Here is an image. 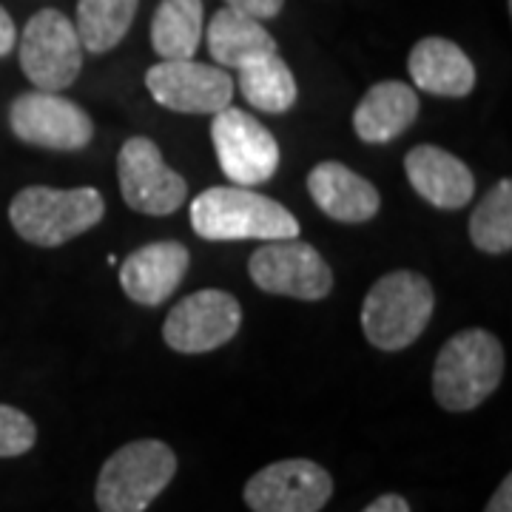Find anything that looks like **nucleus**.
<instances>
[{
  "mask_svg": "<svg viewBox=\"0 0 512 512\" xmlns=\"http://www.w3.org/2000/svg\"><path fill=\"white\" fill-rule=\"evenodd\" d=\"M333 495L330 473L308 458H285L248 478L242 498L251 512H319Z\"/></svg>",
  "mask_w": 512,
  "mask_h": 512,
  "instance_id": "12",
  "label": "nucleus"
},
{
  "mask_svg": "<svg viewBox=\"0 0 512 512\" xmlns=\"http://www.w3.org/2000/svg\"><path fill=\"white\" fill-rule=\"evenodd\" d=\"M484 512H512V476H507L498 484V490L487 501Z\"/></svg>",
  "mask_w": 512,
  "mask_h": 512,
  "instance_id": "28",
  "label": "nucleus"
},
{
  "mask_svg": "<svg viewBox=\"0 0 512 512\" xmlns=\"http://www.w3.org/2000/svg\"><path fill=\"white\" fill-rule=\"evenodd\" d=\"M20 69L40 92L69 89L83 69V46L60 9L35 12L20 37Z\"/></svg>",
  "mask_w": 512,
  "mask_h": 512,
  "instance_id": "6",
  "label": "nucleus"
},
{
  "mask_svg": "<svg viewBox=\"0 0 512 512\" xmlns=\"http://www.w3.org/2000/svg\"><path fill=\"white\" fill-rule=\"evenodd\" d=\"M237 72L239 92L254 109L268 111V114H285L288 109H293L299 89H296L291 66L282 57H259Z\"/></svg>",
  "mask_w": 512,
  "mask_h": 512,
  "instance_id": "22",
  "label": "nucleus"
},
{
  "mask_svg": "<svg viewBox=\"0 0 512 512\" xmlns=\"http://www.w3.org/2000/svg\"><path fill=\"white\" fill-rule=\"evenodd\" d=\"M146 89L163 109L217 114L231 106L234 80L220 66H205L197 60H160L146 72Z\"/></svg>",
  "mask_w": 512,
  "mask_h": 512,
  "instance_id": "13",
  "label": "nucleus"
},
{
  "mask_svg": "<svg viewBox=\"0 0 512 512\" xmlns=\"http://www.w3.org/2000/svg\"><path fill=\"white\" fill-rule=\"evenodd\" d=\"M106 214V202L97 188H49L32 185L15 194L9 205V222L20 239L57 248L69 239L92 231Z\"/></svg>",
  "mask_w": 512,
  "mask_h": 512,
  "instance_id": "4",
  "label": "nucleus"
},
{
  "mask_svg": "<svg viewBox=\"0 0 512 512\" xmlns=\"http://www.w3.org/2000/svg\"><path fill=\"white\" fill-rule=\"evenodd\" d=\"M211 140L222 174L234 185L254 188L268 183L279 168V143L248 111L222 109L211 120Z\"/></svg>",
  "mask_w": 512,
  "mask_h": 512,
  "instance_id": "8",
  "label": "nucleus"
},
{
  "mask_svg": "<svg viewBox=\"0 0 512 512\" xmlns=\"http://www.w3.org/2000/svg\"><path fill=\"white\" fill-rule=\"evenodd\" d=\"M504 376V348L490 330L467 328L444 342L433 367V396L447 413L484 404Z\"/></svg>",
  "mask_w": 512,
  "mask_h": 512,
  "instance_id": "2",
  "label": "nucleus"
},
{
  "mask_svg": "<svg viewBox=\"0 0 512 512\" xmlns=\"http://www.w3.org/2000/svg\"><path fill=\"white\" fill-rule=\"evenodd\" d=\"M362 512H410L407 498L399 493H384L376 501H370Z\"/></svg>",
  "mask_w": 512,
  "mask_h": 512,
  "instance_id": "26",
  "label": "nucleus"
},
{
  "mask_svg": "<svg viewBox=\"0 0 512 512\" xmlns=\"http://www.w3.org/2000/svg\"><path fill=\"white\" fill-rule=\"evenodd\" d=\"M407 72L416 89L436 97H467L476 89V66L447 37H421L410 49Z\"/></svg>",
  "mask_w": 512,
  "mask_h": 512,
  "instance_id": "17",
  "label": "nucleus"
},
{
  "mask_svg": "<svg viewBox=\"0 0 512 512\" xmlns=\"http://www.w3.org/2000/svg\"><path fill=\"white\" fill-rule=\"evenodd\" d=\"M308 191L319 211L336 222H367L379 214L382 194L362 174L342 163H319L308 174Z\"/></svg>",
  "mask_w": 512,
  "mask_h": 512,
  "instance_id": "16",
  "label": "nucleus"
},
{
  "mask_svg": "<svg viewBox=\"0 0 512 512\" xmlns=\"http://www.w3.org/2000/svg\"><path fill=\"white\" fill-rule=\"evenodd\" d=\"M140 0H77L74 32L83 52L106 55L128 35Z\"/></svg>",
  "mask_w": 512,
  "mask_h": 512,
  "instance_id": "21",
  "label": "nucleus"
},
{
  "mask_svg": "<svg viewBox=\"0 0 512 512\" xmlns=\"http://www.w3.org/2000/svg\"><path fill=\"white\" fill-rule=\"evenodd\" d=\"M208 52L220 69H242L259 57L276 55V40L262 20L225 6L208 23Z\"/></svg>",
  "mask_w": 512,
  "mask_h": 512,
  "instance_id": "19",
  "label": "nucleus"
},
{
  "mask_svg": "<svg viewBox=\"0 0 512 512\" xmlns=\"http://www.w3.org/2000/svg\"><path fill=\"white\" fill-rule=\"evenodd\" d=\"M470 239L484 254H507L512 248V183L501 180L484 194L470 217Z\"/></svg>",
  "mask_w": 512,
  "mask_h": 512,
  "instance_id": "23",
  "label": "nucleus"
},
{
  "mask_svg": "<svg viewBox=\"0 0 512 512\" xmlns=\"http://www.w3.org/2000/svg\"><path fill=\"white\" fill-rule=\"evenodd\" d=\"M225 6L254 20H271L282 12L285 0H225Z\"/></svg>",
  "mask_w": 512,
  "mask_h": 512,
  "instance_id": "25",
  "label": "nucleus"
},
{
  "mask_svg": "<svg viewBox=\"0 0 512 512\" xmlns=\"http://www.w3.org/2000/svg\"><path fill=\"white\" fill-rule=\"evenodd\" d=\"M191 228L208 242L299 237V222L285 205L242 185H217L197 194Z\"/></svg>",
  "mask_w": 512,
  "mask_h": 512,
  "instance_id": "1",
  "label": "nucleus"
},
{
  "mask_svg": "<svg viewBox=\"0 0 512 512\" xmlns=\"http://www.w3.org/2000/svg\"><path fill=\"white\" fill-rule=\"evenodd\" d=\"M419 114V94L402 80H382L359 100L353 111V131L367 146H384L402 137Z\"/></svg>",
  "mask_w": 512,
  "mask_h": 512,
  "instance_id": "18",
  "label": "nucleus"
},
{
  "mask_svg": "<svg viewBox=\"0 0 512 512\" xmlns=\"http://www.w3.org/2000/svg\"><path fill=\"white\" fill-rule=\"evenodd\" d=\"M188 259V248L177 239L148 242L131 251L120 265V288L137 305H163L188 274Z\"/></svg>",
  "mask_w": 512,
  "mask_h": 512,
  "instance_id": "14",
  "label": "nucleus"
},
{
  "mask_svg": "<svg viewBox=\"0 0 512 512\" xmlns=\"http://www.w3.org/2000/svg\"><path fill=\"white\" fill-rule=\"evenodd\" d=\"M202 40V0H160L151 20V46L160 60H191Z\"/></svg>",
  "mask_w": 512,
  "mask_h": 512,
  "instance_id": "20",
  "label": "nucleus"
},
{
  "mask_svg": "<svg viewBox=\"0 0 512 512\" xmlns=\"http://www.w3.org/2000/svg\"><path fill=\"white\" fill-rule=\"evenodd\" d=\"M18 43V29H15V20L12 15L0 6V57H6Z\"/></svg>",
  "mask_w": 512,
  "mask_h": 512,
  "instance_id": "27",
  "label": "nucleus"
},
{
  "mask_svg": "<svg viewBox=\"0 0 512 512\" xmlns=\"http://www.w3.org/2000/svg\"><path fill=\"white\" fill-rule=\"evenodd\" d=\"M117 180L131 211L146 217H168L188 197L183 174L168 168L160 148L148 137H131L117 154Z\"/></svg>",
  "mask_w": 512,
  "mask_h": 512,
  "instance_id": "9",
  "label": "nucleus"
},
{
  "mask_svg": "<svg viewBox=\"0 0 512 512\" xmlns=\"http://www.w3.org/2000/svg\"><path fill=\"white\" fill-rule=\"evenodd\" d=\"M9 126L23 143L52 151H80L94 137L89 111L69 97L40 89L15 97L9 109Z\"/></svg>",
  "mask_w": 512,
  "mask_h": 512,
  "instance_id": "10",
  "label": "nucleus"
},
{
  "mask_svg": "<svg viewBox=\"0 0 512 512\" xmlns=\"http://www.w3.org/2000/svg\"><path fill=\"white\" fill-rule=\"evenodd\" d=\"M177 476V453L157 439H137L114 450L94 487L100 512H146Z\"/></svg>",
  "mask_w": 512,
  "mask_h": 512,
  "instance_id": "5",
  "label": "nucleus"
},
{
  "mask_svg": "<svg viewBox=\"0 0 512 512\" xmlns=\"http://www.w3.org/2000/svg\"><path fill=\"white\" fill-rule=\"evenodd\" d=\"M436 308V293L427 276L393 271L376 279L362 302V330L373 348L396 353L419 339Z\"/></svg>",
  "mask_w": 512,
  "mask_h": 512,
  "instance_id": "3",
  "label": "nucleus"
},
{
  "mask_svg": "<svg viewBox=\"0 0 512 512\" xmlns=\"http://www.w3.org/2000/svg\"><path fill=\"white\" fill-rule=\"evenodd\" d=\"M37 441L35 421L18 407L0 404V458H18L29 453Z\"/></svg>",
  "mask_w": 512,
  "mask_h": 512,
  "instance_id": "24",
  "label": "nucleus"
},
{
  "mask_svg": "<svg viewBox=\"0 0 512 512\" xmlns=\"http://www.w3.org/2000/svg\"><path fill=\"white\" fill-rule=\"evenodd\" d=\"M248 274L259 291L319 302L333 291V271L319 251L302 239H274L256 248L248 259Z\"/></svg>",
  "mask_w": 512,
  "mask_h": 512,
  "instance_id": "7",
  "label": "nucleus"
},
{
  "mask_svg": "<svg viewBox=\"0 0 512 512\" xmlns=\"http://www.w3.org/2000/svg\"><path fill=\"white\" fill-rule=\"evenodd\" d=\"M239 325L242 308L237 296L220 288H205L185 296L183 302L171 308L165 316L163 339L171 350L197 356L228 345L237 336Z\"/></svg>",
  "mask_w": 512,
  "mask_h": 512,
  "instance_id": "11",
  "label": "nucleus"
},
{
  "mask_svg": "<svg viewBox=\"0 0 512 512\" xmlns=\"http://www.w3.org/2000/svg\"><path fill=\"white\" fill-rule=\"evenodd\" d=\"M404 174L421 200L441 211H458L476 194V177L456 154L439 146H416L404 157Z\"/></svg>",
  "mask_w": 512,
  "mask_h": 512,
  "instance_id": "15",
  "label": "nucleus"
}]
</instances>
